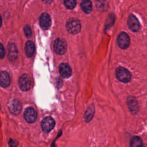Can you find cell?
I'll use <instances>...</instances> for the list:
<instances>
[{"label":"cell","instance_id":"obj_1","mask_svg":"<svg viewBox=\"0 0 147 147\" xmlns=\"http://www.w3.org/2000/svg\"><path fill=\"white\" fill-rule=\"evenodd\" d=\"M66 28L69 33L71 34H76L80 30V22L78 19L71 18L67 21Z\"/></svg>","mask_w":147,"mask_h":147},{"label":"cell","instance_id":"obj_2","mask_svg":"<svg viewBox=\"0 0 147 147\" xmlns=\"http://www.w3.org/2000/svg\"><path fill=\"white\" fill-rule=\"evenodd\" d=\"M117 78L121 82L127 83L130 80L131 74L126 68L119 67L116 69L115 72Z\"/></svg>","mask_w":147,"mask_h":147},{"label":"cell","instance_id":"obj_3","mask_svg":"<svg viewBox=\"0 0 147 147\" xmlns=\"http://www.w3.org/2000/svg\"><path fill=\"white\" fill-rule=\"evenodd\" d=\"M55 125V122L50 116L45 117L41 122V127L43 131L48 133L51 131Z\"/></svg>","mask_w":147,"mask_h":147},{"label":"cell","instance_id":"obj_4","mask_svg":"<svg viewBox=\"0 0 147 147\" xmlns=\"http://www.w3.org/2000/svg\"><path fill=\"white\" fill-rule=\"evenodd\" d=\"M19 86L22 91H26L31 87V80L30 76L27 74H24L20 78Z\"/></svg>","mask_w":147,"mask_h":147},{"label":"cell","instance_id":"obj_5","mask_svg":"<svg viewBox=\"0 0 147 147\" xmlns=\"http://www.w3.org/2000/svg\"><path fill=\"white\" fill-rule=\"evenodd\" d=\"M53 47L55 52L59 55H63L67 51V44L61 38H57L55 41Z\"/></svg>","mask_w":147,"mask_h":147},{"label":"cell","instance_id":"obj_6","mask_svg":"<svg viewBox=\"0 0 147 147\" xmlns=\"http://www.w3.org/2000/svg\"><path fill=\"white\" fill-rule=\"evenodd\" d=\"M24 115L25 121L29 123H34V122H36L37 117L36 110L31 107H28L25 109Z\"/></svg>","mask_w":147,"mask_h":147},{"label":"cell","instance_id":"obj_7","mask_svg":"<svg viewBox=\"0 0 147 147\" xmlns=\"http://www.w3.org/2000/svg\"><path fill=\"white\" fill-rule=\"evenodd\" d=\"M118 45L121 49H126L130 44V38L127 33L121 32L117 37Z\"/></svg>","mask_w":147,"mask_h":147},{"label":"cell","instance_id":"obj_8","mask_svg":"<svg viewBox=\"0 0 147 147\" xmlns=\"http://www.w3.org/2000/svg\"><path fill=\"white\" fill-rule=\"evenodd\" d=\"M127 104L131 113L133 115H136L138 113L139 110L138 103L136 98L131 96H129L127 99Z\"/></svg>","mask_w":147,"mask_h":147},{"label":"cell","instance_id":"obj_9","mask_svg":"<svg viewBox=\"0 0 147 147\" xmlns=\"http://www.w3.org/2000/svg\"><path fill=\"white\" fill-rule=\"evenodd\" d=\"M8 108L13 114L18 115L22 110V106L18 100L13 99L8 103Z\"/></svg>","mask_w":147,"mask_h":147},{"label":"cell","instance_id":"obj_10","mask_svg":"<svg viewBox=\"0 0 147 147\" xmlns=\"http://www.w3.org/2000/svg\"><path fill=\"white\" fill-rule=\"evenodd\" d=\"M39 23L42 29H48L51 25V19L49 15L46 13L41 14L39 18Z\"/></svg>","mask_w":147,"mask_h":147},{"label":"cell","instance_id":"obj_11","mask_svg":"<svg viewBox=\"0 0 147 147\" xmlns=\"http://www.w3.org/2000/svg\"><path fill=\"white\" fill-rule=\"evenodd\" d=\"M127 25L129 28L133 32H137L140 29V23L137 18L132 14H130L127 18Z\"/></svg>","mask_w":147,"mask_h":147},{"label":"cell","instance_id":"obj_12","mask_svg":"<svg viewBox=\"0 0 147 147\" xmlns=\"http://www.w3.org/2000/svg\"><path fill=\"white\" fill-rule=\"evenodd\" d=\"M59 72L60 75L64 78H68L72 74L71 67L67 63H61L59 65Z\"/></svg>","mask_w":147,"mask_h":147},{"label":"cell","instance_id":"obj_13","mask_svg":"<svg viewBox=\"0 0 147 147\" xmlns=\"http://www.w3.org/2000/svg\"><path fill=\"white\" fill-rule=\"evenodd\" d=\"M10 78L6 71H2L0 73V85L3 87H7L10 85Z\"/></svg>","mask_w":147,"mask_h":147},{"label":"cell","instance_id":"obj_14","mask_svg":"<svg viewBox=\"0 0 147 147\" xmlns=\"http://www.w3.org/2000/svg\"><path fill=\"white\" fill-rule=\"evenodd\" d=\"M7 56L10 61H14L17 57V49L14 43H10L8 45Z\"/></svg>","mask_w":147,"mask_h":147},{"label":"cell","instance_id":"obj_15","mask_svg":"<svg viewBox=\"0 0 147 147\" xmlns=\"http://www.w3.org/2000/svg\"><path fill=\"white\" fill-rule=\"evenodd\" d=\"M25 51L28 57H31L33 55L35 51V46L32 41H28L26 42L25 47Z\"/></svg>","mask_w":147,"mask_h":147},{"label":"cell","instance_id":"obj_16","mask_svg":"<svg viewBox=\"0 0 147 147\" xmlns=\"http://www.w3.org/2000/svg\"><path fill=\"white\" fill-rule=\"evenodd\" d=\"M95 112V109L93 105H91L87 109L85 113H84V119L86 122H89L92 118Z\"/></svg>","mask_w":147,"mask_h":147},{"label":"cell","instance_id":"obj_17","mask_svg":"<svg viewBox=\"0 0 147 147\" xmlns=\"http://www.w3.org/2000/svg\"><path fill=\"white\" fill-rule=\"evenodd\" d=\"M81 7L83 11L88 14L92 11V3L90 0H82L81 2Z\"/></svg>","mask_w":147,"mask_h":147},{"label":"cell","instance_id":"obj_18","mask_svg":"<svg viewBox=\"0 0 147 147\" xmlns=\"http://www.w3.org/2000/svg\"><path fill=\"white\" fill-rule=\"evenodd\" d=\"M142 141L140 137L138 136H134L131 139L130 142V147H142Z\"/></svg>","mask_w":147,"mask_h":147},{"label":"cell","instance_id":"obj_19","mask_svg":"<svg viewBox=\"0 0 147 147\" xmlns=\"http://www.w3.org/2000/svg\"><path fill=\"white\" fill-rule=\"evenodd\" d=\"M64 4L67 9H74L76 4V0H64Z\"/></svg>","mask_w":147,"mask_h":147},{"label":"cell","instance_id":"obj_20","mask_svg":"<svg viewBox=\"0 0 147 147\" xmlns=\"http://www.w3.org/2000/svg\"><path fill=\"white\" fill-rule=\"evenodd\" d=\"M24 33L26 36V37L29 38L31 36V34H32V30H31V28L30 27L29 25H26L24 28Z\"/></svg>","mask_w":147,"mask_h":147},{"label":"cell","instance_id":"obj_21","mask_svg":"<svg viewBox=\"0 0 147 147\" xmlns=\"http://www.w3.org/2000/svg\"><path fill=\"white\" fill-rule=\"evenodd\" d=\"M9 145L10 147H17L18 143L16 141L13 139H10L9 141Z\"/></svg>","mask_w":147,"mask_h":147},{"label":"cell","instance_id":"obj_22","mask_svg":"<svg viewBox=\"0 0 147 147\" xmlns=\"http://www.w3.org/2000/svg\"><path fill=\"white\" fill-rule=\"evenodd\" d=\"M5 56V49L3 45L0 43V59L3 58Z\"/></svg>","mask_w":147,"mask_h":147},{"label":"cell","instance_id":"obj_23","mask_svg":"<svg viewBox=\"0 0 147 147\" xmlns=\"http://www.w3.org/2000/svg\"><path fill=\"white\" fill-rule=\"evenodd\" d=\"M53 0H42V1L45 3H47V4H49L51 3L52 2Z\"/></svg>","mask_w":147,"mask_h":147},{"label":"cell","instance_id":"obj_24","mask_svg":"<svg viewBox=\"0 0 147 147\" xmlns=\"http://www.w3.org/2000/svg\"><path fill=\"white\" fill-rule=\"evenodd\" d=\"M2 18H1V16L0 15V27L2 25Z\"/></svg>","mask_w":147,"mask_h":147}]
</instances>
